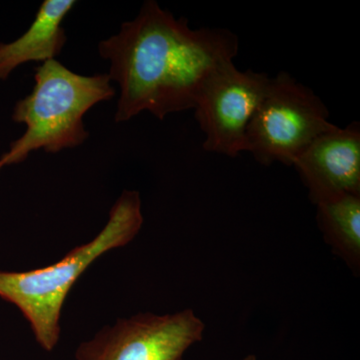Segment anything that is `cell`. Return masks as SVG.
<instances>
[{
  "instance_id": "6da1fadb",
  "label": "cell",
  "mask_w": 360,
  "mask_h": 360,
  "mask_svg": "<svg viewBox=\"0 0 360 360\" xmlns=\"http://www.w3.org/2000/svg\"><path fill=\"white\" fill-rule=\"evenodd\" d=\"M239 39L227 28L193 30L155 0H148L134 20L117 34L99 42L101 58L110 63V80L120 87L116 122L142 111L162 120L170 113L193 110L205 78L233 61Z\"/></svg>"
},
{
  "instance_id": "7a4b0ae2",
  "label": "cell",
  "mask_w": 360,
  "mask_h": 360,
  "mask_svg": "<svg viewBox=\"0 0 360 360\" xmlns=\"http://www.w3.org/2000/svg\"><path fill=\"white\" fill-rule=\"evenodd\" d=\"M142 224L139 193L123 191L111 208L110 220L94 240L44 269L0 271V297L20 309L40 347L51 352L59 340L61 309L71 288L96 258L130 243Z\"/></svg>"
},
{
  "instance_id": "3957f363",
  "label": "cell",
  "mask_w": 360,
  "mask_h": 360,
  "mask_svg": "<svg viewBox=\"0 0 360 360\" xmlns=\"http://www.w3.org/2000/svg\"><path fill=\"white\" fill-rule=\"evenodd\" d=\"M34 82L32 94L14 106L13 120L23 123L26 129L0 158V170L22 162L39 149L58 153L82 146L89 136L85 113L115 96L106 73L77 75L56 59L37 68Z\"/></svg>"
},
{
  "instance_id": "277c9868",
  "label": "cell",
  "mask_w": 360,
  "mask_h": 360,
  "mask_svg": "<svg viewBox=\"0 0 360 360\" xmlns=\"http://www.w3.org/2000/svg\"><path fill=\"white\" fill-rule=\"evenodd\" d=\"M321 97L288 72L269 77L245 131V148L258 163L292 167L314 139L335 129Z\"/></svg>"
},
{
  "instance_id": "5b68a950",
  "label": "cell",
  "mask_w": 360,
  "mask_h": 360,
  "mask_svg": "<svg viewBox=\"0 0 360 360\" xmlns=\"http://www.w3.org/2000/svg\"><path fill=\"white\" fill-rule=\"evenodd\" d=\"M269 77L239 70L233 61L217 66L201 85L193 110L205 151L236 158L245 148V131Z\"/></svg>"
},
{
  "instance_id": "8992f818",
  "label": "cell",
  "mask_w": 360,
  "mask_h": 360,
  "mask_svg": "<svg viewBox=\"0 0 360 360\" xmlns=\"http://www.w3.org/2000/svg\"><path fill=\"white\" fill-rule=\"evenodd\" d=\"M205 324L193 310L174 314H141L120 319L78 347L77 360H184L202 340Z\"/></svg>"
},
{
  "instance_id": "52a82bcc",
  "label": "cell",
  "mask_w": 360,
  "mask_h": 360,
  "mask_svg": "<svg viewBox=\"0 0 360 360\" xmlns=\"http://www.w3.org/2000/svg\"><path fill=\"white\" fill-rule=\"evenodd\" d=\"M296 168L315 205L345 194L360 195V124L336 127L314 139Z\"/></svg>"
},
{
  "instance_id": "ba28073f",
  "label": "cell",
  "mask_w": 360,
  "mask_h": 360,
  "mask_svg": "<svg viewBox=\"0 0 360 360\" xmlns=\"http://www.w3.org/2000/svg\"><path fill=\"white\" fill-rule=\"evenodd\" d=\"M77 1L45 0L25 34L11 44H0V80H6L15 68L30 61L56 59L68 41L61 23Z\"/></svg>"
},
{
  "instance_id": "9c48e42d",
  "label": "cell",
  "mask_w": 360,
  "mask_h": 360,
  "mask_svg": "<svg viewBox=\"0 0 360 360\" xmlns=\"http://www.w3.org/2000/svg\"><path fill=\"white\" fill-rule=\"evenodd\" d=\"M316 206L317 222L324 238L348 264L356 266L360 257V195L345 194Z\"/></svg>"
},
{
  "instance_id": "30bf717a",
  "label": "cell",
  "mask_w": 360,
  "mask_h": 360,
  "mask_svg": "<svg viewBox=\"0 0 360 360\" xmlns=\"http://www.w3.org/2000/svg\"><path fill=\"white\" fill-rule=\"evenodd\" d=\"M243 360H258L257 357L255 356V355H248V356H246L245 359H243Z\"/></svg>"
}]
</instances>
